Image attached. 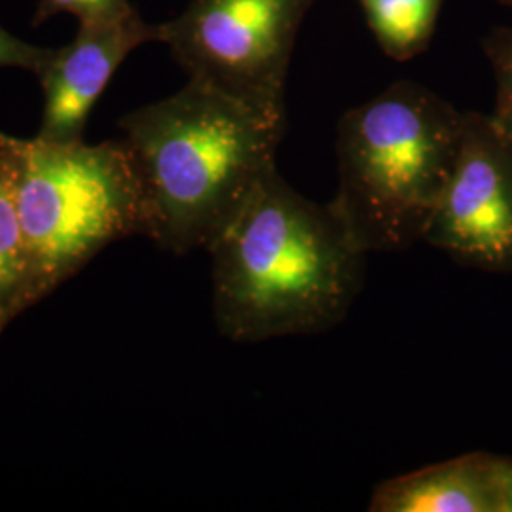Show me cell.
I'll return each mask as SVG.
<instances>
[{
	"label": "cell",
	"mask_w": 512,
	"mask_h": 512,
	"mask_svg": "<svg viewBox=\"0 0 512 512\" xmlns=\"http://www.w3.org/2000/svg\"><path fill=\"white\" fill-rule=\"evenodd\" d=\"M207 253L215 325L238 344L332 329L363 285L366 253L336 209L298 194L277 169Z\"/></svg>",
	"instance_id": "obj_1"
},
{
	"label": "cell",
	"mask_w": 512,
	"mask_h": 512,
	"mask_svg": "<svg viewBox=\"0 0 512 512\" xmlns=\"http://www.w3.org/2000/svg\"><path fill=\"white\" fill-rule=\"evenodd\" d=\"M118 126L145 190L147 238L173 255L207 251L277 169L283 135L256 110L194 80Z\"/></svg>",
	"instance_id": "obj_2"
},
{
	"label": "cell",
	"mask_w": 512,
	"mask_h": 512,
	"mask_svg": "<svg viewBox=\"0 0 512 512\" xmlns=\"http://www.w3.org/2000/svg\"><path fill=\"white\" fill-rule=\"evenodd\" d=\"M461 126L463 112L412 82H397L340 118L330 205L363 253L423 241L458 156Z\"/></svg>",
	"instance_id": "obj_3"
},
{
	"label": "cell",
	"mask_w": 512,
	"mask_h": 512,
	"mask_svg": "<svg viewBox=\"0 0 512 512\" xmlns=\"http://www.w3.org/2000/svg\"><path fill=\"white\" fill-rule=\"evenodd\" d=\"M18 209L27 310L112 243L147 236L145 190L124 139L18 137Z\"/></svg>",
	"instance_id": "obj_4"
},
{
	"label": "cell",
	"mask_w": 512,
	"mask_h": 512,
	"mask_svg": "<svg viewBox=\"0 0 512 512\" xmlns=\"http://www.w3.org/2000/svg\"><path fill=\"white\" fill-rule=\"evenodd\" d=\"M313 0H192L158 25L188 80L211 86L285 126V80Z\"/></svg>",
	"instance_id": "obj_5"
},
{
	"label": "cell",
	"mask_w": 512,
	"mask_h": 512,
	"mask_svg": "<svg viewBox=\"0 0 512 512\" xmlns=\"http://www.w3.org/2000/svg\"><path fill=\"white\" fill-rule=\"evenodd\" d=\"M423 241L463 266L512 272V145L490 114L463 112L458 156Z\"/></svg>",
	"instance_id": "obj_6"
},
{
	"label": "cell",
	"mask_w": 512,
	"mask_h": 512,
	"mask_svg": "<svg viewBox=\"0 0 512 512\" xmlns=\"http://www.w3.org/2000/svg\"><path fill=\"white\" fill-rule=\"evenodd\" d=\"M160 29L133 8L116 18L78 23L71 44L54 48L38 74L42 86V120L37 139L48 143L84 141L95 103L131 52L158 42Z\"/></svg>",
	"instance_id": "obj_7"
},
{
	"label": "cell",
	"mask_w": 512,
	"mask_h": 512,
	"mask_svg": "<svg viewBox=\"0 0 512 512\" xmlns=\"http://www.w3.org/2000/svg\"><path fill=\"white\" fill-rule=\"evenodd\" d=\"M501 458L465 454L382 482L372 512H501Z\"/></svg>",
	"instance_id": "obj_8"
},
{
	"label": "cell",
	"mask_w": 512,
	"mask_h": 512,
	"mask_svg": "<svg viewBox=\"0 0 512 512\" xmlns=\"http://www.w3.org/2000/svg\"><path fill=\"white\" fill-rule=\"evenodd\" d=\"M25 308V249L18 209V137L0 129V336Z\"/></svg>",
	"instance_id": "obj_9"
},
{
	"label": "cell",
	"mask_w": 512,
	"mask_h": 512,
	"mask_svg": "<svg viewBox=\"0 0 512 512\" xmlns=\"http://www.w3.org/2000/svg\"><path fill=\"white\" fill-rule=\"evenodd\" d=\"M359 4L385 54L408 61L431 42L444 0H359Z\"/></svg>",
	"instance_id": "obj_10"
},
{
	"label": "cell",
	"mask_w": 512,
	"mask_h": 512,
	"mask_svg": "<svg viewBox=\"0 0 512 512\" xmlns=\"http://www.w3.org/2000/svg\"><path fill=\"white\" fill-rule=\"evenodd\" d=\"M495 76V109L490 116L512 145V27H499L484 40Z\"/></svg>",
	"instance_id": "obj_11"
},
{
	"label": "cell",
	"mask_w": 512,
	"mask_h": 512,
	"mask_svg": "<svg viewBox=\"0 0 512 512\" xmlns=\"http://www.w3.org/2000/svg\"><path fill=\"white\" fill-rule=\"evenodd\" d=\"M129 10H133L129 0H40L33 23L40 25L59 14H69L78 19V23H82L93 19L116 18Z\"/></svg>",
	"instance_id": "obj_12"
},
{
	"label": "cell",
	"mask_w": 512,
	"mask_h": 512,
	"mask_svg": "<svg viewBox=\"0 0 512 512\" xmlns=\"http://www.w3.org/2000/svg\"><path fill=\"white\" fill-rule=\"evenodd\" d=\"M52 54L54 48L25 42L0 25V69H23L38 76Z\"/></svg>",
	"instance_id": "obj_13"
},
{
	"label": "cell",
	"mask_w": 512,
	"mask_h": 512,
	"mask_svg": "<svg viewBox=\"0 0 512 512\" xmlns=\"http://www.w3.org/2000/svg\"><path fill=\"white\" fill-rule=\"evenodd\" d=\"M501 512H512V459L501 458Z\"/></svg>",
	"instance_id": "obj_14"
},
{
	"label": "cell",
	"mask_w": 512,
	"mask_h": 512,
	"mask_svg": "<svg viewBox=\"0 0 512 512\" xmlns=\"http://www.w3.org/2000/svg\"><path fill=\"white\" fill-rule=\"evenodd\" d=\"M501 2H503V4H507V6H511L512 8V0H501Z\"/></svg>",
	"instance_id": "obj_15"
}]
</instances>
